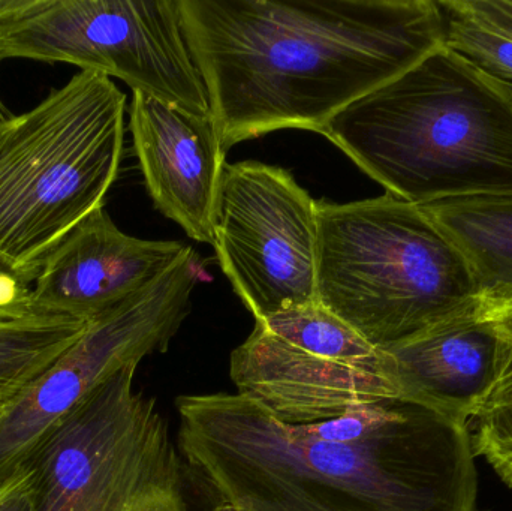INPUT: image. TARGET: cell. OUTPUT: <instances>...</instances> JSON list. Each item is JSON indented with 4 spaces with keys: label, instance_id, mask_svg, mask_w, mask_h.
<instances>
[{
    "label": "cell",
    "instance_id": "7a4b0ae2",
    "mask_svg": "<svg viewBox=\"0 0 512 511\" xmlns=\"http://www.w3.org/2000/svg\"><path fill=\"white\" fill-rule=\"evenodd\" d=\"M225 152L277 129L321 134L445 45L439 0H180Z\"/></svg>",
    "mask_w": 512,
    "mask_h": 511
},
{
    "label": "cell",
    "instance_id": "ba28073f",
    "mask_svg": "<svg viewBox=\"0 0 512 511\" xmlns=\"http://www.w3.org/2000/svg\"><path fill=\"white\" fill-rule=\"evenodd\" d=\"M230 375L237 393L289 425L403 399L387 351L318 302L255 321L231 353Z\"/></svg>",
    "mask_w": 512,
    "mask_h": 511
},
{
    "label": "cell",
    "instance_id": "3957f363",
    "mask_svg": "<svg viewBox=\"0 0 512 511\" xmlns=\"http://www.w3.org/2000/svg\"><path fill=\"white\" fill-rule=\"evenodd\" d=\"M321 134L388 194L512 195V90L441 47L343 108Z\"/></svg>",
    "mask_w": 512,
    "mask_h": 511
},
{
    "label": "cell",
    "instance_id": "8fae6325",
    "mask_svg": "<svg viewBox=\"0 0 512 511\" xmlns=\"http://www.w3.org/2000/svg\"><path fill=\"white\" fill-rule=\"evenodd\" d=\"M186 248L176 240L128 236L99 207L45 258L30 290V309L92 320L152 284Z\"/></svg>",
    "mask_w": 512,
    "mask_h": 511
},
{
    "label": "cell",
    "instance_id": "ac0fdd59",
    "mask_svg": "<svg viewBox=\"0 0 512 511\" xmlns=\"http://www.w3.org/2000/svg\"><path fill=\"white\" fill-rule=\"evenodd\" d=\"M35 489L29 465H21L0 483V511H33Z\"/></svg>",
    "mask_w": 512,
    "mask_h": 511
},
{
    "label": "cell",
    "instance_id": "44dd1931",
    "mask_svg": "<svg viewBox=\"0 0 512 511\" xmlns=\"http://www.w3.org/2000/svg\"><path fill=\"white\" fill-rule=\"evenodd\" d=\"M158 511H186L185 503H183V498L180 500L171 501L167 506L162 507Z\"/></svg>",
    "mask_w": 512,
    "mask_h": 511
},
{
    "label": "cell",
    "instance_id": "277c9868",
    "mask_svg": "<svg viewBox=\"0 0 512 511\" xmlns=\"http://www.w3.org/2000/svg\"><path fill=\"white\" fill-rule=\"evenodd\" d=\"M126 96L81 71L0 120V266L33 284L50 252L104 207L119 174Z\"/></svg>",
    "mask_w": 512,
    "mask_h": 511
},
{
    "label": "cell",
    "instance_id": "d6986e66",
    "mask_svg": "<svg viewBox=\"0 0 512 511\" xmlns=\"http://www.w3.org/2000/svg\"><path fill=\"white\" fill-rule=\"evenodd\" d=\"M30 282L0 266V315L33 311L29 306Z\"/></svg>",
    "mask_w": 512,
    "mask_h": 511
},
{
    "label": "cell",
    "instance_id": "e0dca14e",
    "mask_svg": "<svg viewBox=\"0 0 512 511\" xmlns=\"http://www.w3.org/2000/svg\"><path fill=\"white\" fill-rule=\"evenodd\" d=\"M445 14V47L512 84V33L478 17L465 0H439Z\"/></svg>",
    "mask_w": 512,
    "mask_h": 511
},
{
    "label": "cell",
    "instance_id": "7402d4cb",
    "mask_svg": "<svg viewBox=\"0 0 512 511\" xmlns=\"http://www.w3.org/2000/svg\"><path fill=\"white\" fill-rule=\"evenodd\" d=\"M5 116H6V114H5V113H3V107H2V104H0V120H2V119H3V117H5Z\"/></svg>",
    "mask_w": 512,
    "mask_h": 511
},
{
    "label": "cell",
    "instance_id": "52a82bcc",
    "mask_svg": "<svg viewBox=\"0 0 512 511\" xmlns=\"http://www.w3.org/2000/svg\"><path fill=\"white\" fill-rule=\"evenodd\" d=\"M71 63L213 117L180 0H0V62Z\"/></svg>",
    "mask_w": 512,
    "mask_h": 511
},
{
    "label": "cell",
    "instance_id": "5bb4252c",
    "mask_svg": "<svg viewBox=\"0 0 512 511\" xmlns=\"http://www.w3.org/2000/svg\"><path fill=\"white\" fill-rule=\"evenodd\" d=\"M460 252L480 296L512 291V195H475L423 204Z\"/></svg>",
    "mask_w": 512,
    "mask_h": 511
},
{
    "label": "cell",
    "instance_id": "30bf717a",
    "mask_svg": "<svg viewBox=\"0 0 512 511\" xmlns=\"http://www.w3.org/2000/svg\"><path fill=\"white\" fill-rule=\"evenodd\" d=\"M316 206L283 168L258 161L225 165L213 248L255 321L318 302Z\"/></svg>",
    "mask_w": 512,
    "mask_h": 511
},
{
    "label": "cell",
    "instance_id": "8992f818",
    "mask_svg": "<svg viewBox=\"0 0 512 511\" xmlns=\"http://www.w3.org/2000/svg\"><path fill=\"white\" fill-rule=\"evenodd\" d=\"M132 365L93 390L36 447L33 511H156L182 497L179 455Z\"/></svg>",
    "mask_w": 512,
    "mask_h": 511
},
{
    "label": "cell",
    "instance_id": "4fadbf2b",
    "mask_svg": "<svg viewBox=\"0 0 512 511\" xmlns=\"http://www.w3.org/2000/svg\"><path fill=\"white\" fill-rule=\"evenodd\" d=\"M385 351L403 399L466 426L498 378V333L481 296Z\"/></svg>",
    "mask_w": 512,
    "mask_h": 511
},
{
    "label": "cell",
    "instance_id": "9a60e30c",
    "mask_svg": "<svg viewBox=\"0 0 512 511\" xmlns=\"http://www.w3.org/2000/svg\"><path fill=\"white\" fill-rule=\"evenodd\" d=\"M86 326L87 321L44 312L0 315V416Z\"/></svg>",
    "mask_w": 512,
    "mask_h": 511
},
{
    "label": "cell",
    "instance_id": "9c48e42d",
    "mask_svg": "<svg viewBox=\"0 0 512 511\" xmlns=\"http://www.w3.org/2000/svg\"><path fill=\"white\" fill-rule=\"evenodd\" d=\"M204 278V260L188 246L152 284L87 321L83 335L0 416V483L104 381L168 350Z\"/></svg>",
    "mask_w": 512,
    "mask_h": 511
},
{
    "label": "cell",
    "instance_id": "ffe728a7",
    "mask_svg": "<svg viewBox=\"0 0 512 511\" xmlns=\"http://www.w3.org/2000/svg\"><path fill=\"white\" fill-rule=\"evenodd\" d=\"M478 17L512 33V0H465Z\"/></svg>",
    "mask_w": 512,
    "mask_h": 511
},
{
    "label": "cell",
    "instance_id": "7c38bea8",
    "mask_svg": "<svg viewBox=\"0 0 512 511\" xmlns=\"http://www.w3.org/2000/svg\"><path fill=\"white\" fill-rule=\"evenodd\" d=\"M135 155L156 209L195 242L215 243L225 152L213 117H198L132 92Z\"/></svg>",
    "mask_w": 512,
    "mask_h": 511
},
{
    "label": "cell",
    "instance_id": "2e32d148",
    "mask_svg": "<svg viewBox=\"0 0 512 511\" xmlns=\"http://www.w3.org/2000/svg\"><path fill=\"white\" fill-rule=\"evenodd\" d=\"M483 297L499 338V369L492 395L474 419L472 446L512 488V291Z\"/></svg>",
    "mask_w": 512,
    "mask_h": 511
},
{
    "label": "cell",
    "instance_id": "6da1fadb",
    "mask_svg": "<svg viewBox=\"0 0 512 511\" xmlns=\"http://www.w3.org/2000/svg\"><path fill=\"white\" fill-rule=\"evenodd\" d=\"M176 405L180 455L212 511H477L469 426L415 402L307 425L237 392Z\"/></svg>",
    "mask_w": 512,
    "mask_h": 511
},
{
    "label": "cell",
    "instance_id": "5b68a950",
    "mask_svg": "<svg viewBox=\"0 0 512 511\" xmlns=\"http://www.w3.org/2000/svg\"><path fill=\"white\" fill-rule=\"evenodd\" d=\"M316 300L376 348L480 296L468 264L418 204L391 194L318 203Z\"/></svg>",
    "mask_w": 512,
    "mask_h": 511
},
{
    "label": "cell",
    "instance_id": "603a6c76",
    "mask_svg": "<svg viewBox=\"0 0 512 511\" xmlns=\"http://www.w3.org/2000/svg\"><path fill=\"white\" fill-rule=\"evenodd\" d=\"M508 84H510V83H508ZM510 87H511V90H512V84H510Z\"/></svg>",
    "mask_w": 512,
    "mask_h": 511
}]
</instances>
